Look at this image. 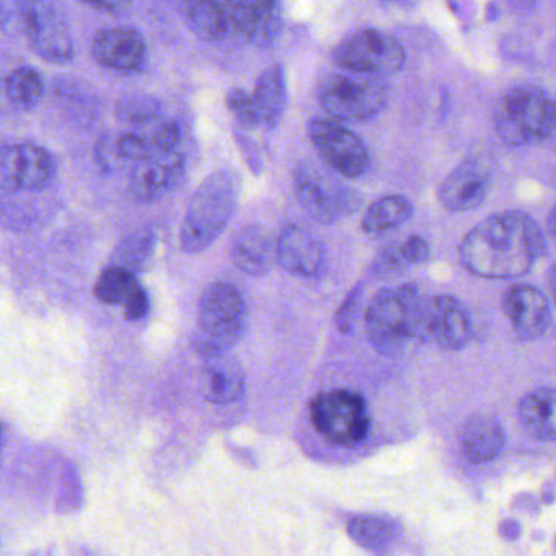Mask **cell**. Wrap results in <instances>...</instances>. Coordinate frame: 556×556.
<instances>
[{
  "label": "cell",
  "mask_w": 556,
  "mask_h": 556,
  "mask_svg": "<svg viewBox=\"0 0 556 556\" xmlns=\"http://www.w3.org/2000/svg\"><path fill=\"white\" fill-rule=\"evenodd\" d=\"M198 321L204 337L220 346H233L245 337L249 328L245 299L229 282H214L201 294Z\"/></svg>",
  "instance_id": "9"
},
{
  "label": "cell",
  "mask_w": 556,
  "mask_h": 556,
  "mask_svg": "<svg viewBox=\"0 0 556 556\" xmlns=\"http://www.w3.org/2000/svg\"><path fill=\"white\" fill-rule=\"evenodd\" d=\"M506 2L514 12L526 14V12L532 11L536 0H506Z\"/></svg>",
  "instance_id": "39"
},
{
  "label": "cell",
  "mask_w": 556,
  "mask_h": 556,
  "mask_svg": "<svg viewBox=\"0 0 556 556\" xmlns=\"http://www.w3.org/2000/svg\"><path fill=\"white\" fill-rule=\"evenodd\" d=\"M239 174L220 168L204 178L188 203L180 230L181 249L201 253L210 249L229 226L239 203Z\"/></svg>",
  "instance_id": "2"
},
{
  "label": "cell",
  "mask_w": 556,
  "mask_h": 556,
  "mask_svg": "<svg viewBox=\"0 0 556 556\" xmlns=\"http://www.w3.org/2000/svg\"><path fill=\"white\" fill-rule=\"evenodd\" d=\"M155 250V236L148 229L136 230L116 245L110 265L119 266L132 273L148 268Z\"/></svg>",
  "instance_id": "29"
},
{
  "label": "cell",
  "mask_w": 556,
  "mask_h": 556,
  "mask_svg": "<svg viewBox=\"0 0 556 556\" xmlns=\"http://www.w3.org/2000/svg\"><path fill=\"white\" fill-rule=\"evenodd\" d=\"M308 138L320 157L344 178H359L369 170L370 155L359 136L338 119H312Z\"/></svg>",
  "instance_id": "12"
},
{
  "label": "cell",
  "mask_w": 556,
  "mask_h": 556,
  "mask_svg": "<svg viewBox=\"0 0 556 556\" xmlns=\"http://www.w3.org/2000/svg\"><path fill=\"white\" fill-rule=\"evenodd\" d=\"M201 357V393L214 405L239 402L245 393V374L230 348L220 346L210 338L197 340Z\"/></svg>",
  "instance_id": "13"
},
{
  "label": "cell",
  "mask_w": 556,
  "mask_h": 556,
  "mask_svg": "<svg viewBox=\"0 0 556 556\" xmlns=\"http://www.w3.org/2000/svg\"><path fill=\"white\" fill-rule=\"evenodd\" d=\"M503 305L514 331L522 340H539L552 324V307L548 299L533 286H513L504 294Z\"/></svg>",
  "instance_id": "18"
},
{
  "label": "cell",
  "mask_w": 556,
  "mask_h": 556,
  "mask_svg": "<svg viewBox=\"0 0 556 556\" xmlns=\"http://www.w3.org/2000/svg\"><path fill=\"white\" fill-rule=\"evenodd\" d=\"M395 249L402 262L412 263V265L426 262L429 258V252H431L429 243L418 236L408 237L405 242L400 243Z\"/></svg>",
  "instance_id": "35"
},
{
  "label": "cell",
  "mask_w": 556,
  "mask_h": 556,
  "mask_svg": "<svg viewBox=\"0 0 556 556\" xmlns=\"http://www.w3.org/2000/svg\"><path fill=\"white\" fill-rule=\"evenodd\" d=\"M546 281H548V288L556 304V265L549 266L548 273H546Z\"/></svg>",
  "instance_id": "41"
},
{
  "label": "cell",
  "mask_w": 556,
  "mask_h": 556,
  "mask_svg": "<svg viewBox=\"0 0 556 556\" xmlns=\"http://www.w3.org/2000/svg\"><path fill=\"white\" fill-rule=\"evenodd\" d=\"M494 168L490 161L471 157L460 162L439 187L442 206L451 213H468L486 201L493 185Z\"/></svg>",
  "instance_id": "15"
},
{
  "label": "cell",
  "mask_w": 556,
  "mask_h": 556,
  "mask_svg": "<svg viewBox=\"0 0 556 556\" xmlns=\"http://www.w3.org/2000/svg\"><path fill=\"white\" fill-rule=\"evenodd\" d=\"M392 2H396V0H392Z\"/></svg>",
  "instance_id": "43"
},
{
  "label": "cell",
  "mask_w": 556,
  "mask_h": 556,
  "mask_svg": "<svg viewBox=\"0 0 556 556\" xmlns=\"http://www.w3.org/2000/svg\"><path fill=\"white\" fill-rule=\"evenodd\" d=\"M317 99L321 109L338 122H367L386 109L390 86L383 77L343 70L320 80Z\"/></svg>",
  "instance_id": "4"
},
{
  "label": "cell",
  "mask_w": 556,
  "mask_h": 556,
  "mask_svg": "<svg viewBox=\"0 0 556 556\" xmlns=\"http://www.w3.org/2000/svg\"><path fill=\"white\" fill-rule=\"evenodd\" d=\"M555 102L532 84L510 87L497 100L493 123L497 138L510 148H527L548 139Z\"/></svg>",
  "instance_id": "3"
},
{
  "label": "cell",
  "mask_w": 556,
  "mask_h": 556,
  "mask_svg": "<svg viewBox=\"0 0 556 556\" xmlns=\"http://www.w3.org/2000/svg\"><path fill=\"white\" fill-rule=\"evenodd\" d=\"M230 258L240 271L260 278L268 275L275 263H278V242H275L266 227L250 224L233 237Z\"/></svg>",
  "instance_id": "21"
},
{
  "label": "cell",
  "mask_w": 556,
  "mask_h": 556,
  "mask_svg": "<svg viewBox=\"0 0 556 556\" xmlns=\"http://www.w3.org/2000/svg\"><path fill=\"white\" fill-rule=\"evenodd\" d=\"M520 425L536 441H556V389H535L520 400Z\"/></svg>",
  "instance_id": "24"
},
{
  "label": "cell",
  "mask_w": 556,
  "mask_h": 556,
  "mask_svg": "<svg viewBox=\"0 0 556 556\" xmlns=\"http://www.w3.org/2000/svg\"><path fill=\"white\" fill-rule=\"evenodd\" d=\"M18 24L37 56L67 64L76 56L73 30L60 0H15Z\"/></svg>",
  "instance_id": "6"
},
{
  "label": "cell",
  "mask_w": 556,
  "mask_h": 556,
  "mask_svg": "<svg viewBox=\"0 0 556 556\" xmlns=\"http://www.w3.org/2000/svg\"><path fill=\"white\" fill-rule=\"evenodd\" d=\"M470 315L458 299L435 295L419 302L415 338L444 350H462L470 343Z\"/></svg>",
  "instance_id": "11"
},
{
  "label": "cell",
  "mask_w": 556,
  "mask_h": 556,
  "mask_svg": "<svg viewBox=\"0 0 556 556\" xmlns=\"http://www.w3.org/2000/svg\"><path fill=\"white\" fill-rule=\"evenodd\" d=\"M413 204L405 197L392 194L383 197L370 204L363 217V230L366 233L389 232L402 226L412 217Z\"/></svg>",
  "instance_id": "28"
},
{
  "label": "cell",
  "mask_w": 556,
  "mask_h": 556,
  "mask_svg": "<svg viewBox=\"0 0 556 556\" xmlns=\"http://www.w3.org/2000/svg\"><path fill=\"white\" fill-rule=\"evenodd\" d=\"M311 421L318 434L338 447H356L370 431L366 402L346 389L318 393L311 402Z\"/></svg>",
  "instance_id": "7"
},
{
  "label": "cell",
  "mask_w": 556,
  "mask_h": 556,
  "mask_svg": "<svg viewBox=\"0 0 556 556\" xmlns=\"http://www.w3.org/2000/svg\"><path fill=\"white\" fill-rule=\"evenodd\" d=\"M545 253L542 229L532 216L520 211H504L481 220L458 249L465 269L486 279L520 278Z\"/></svg>",
  "instance_id": "1"
},
{
  "label": "cell",
  "mask_w": 556,
  "mask_h": 556,
  "mask_svg": "<svg viewBox=\"0 0 556 556\" xmlns=\"http://www.w3.org/2000/svg\"><path fill=\"white\" fill-rule=\"evenodd\" d=\"M97 63L119 74H135L148 63V41L135 28L116 27L100 31L92 43Z\"/></svg>",
  "instance_id": "17"
},
{
  "label": "cell",
  "mask_w": 556,
  "mask_h": 556,
  "mask_svg": "<svg viewBox=\"0 0 556 556\" xmlns=\"http://www.w3.org/2000/svg\"><path fill=\"white\" fill-rule=\"evenodd\" d=\"M331 60L340 70L356 71L377 77H390L399 74L405 66V50L396 38L386 31H356L344 38L333 53Z\"/></svg>",
  "instance_id": "8"
},
{
  "label": "cell",
  "mask_w": 556,
  "mask_h": 556,
  "mask_svg": "<svg viewBox=\"0 0 556 556\" xmlns=\"http://www.w3.org/2000/svg\"><path fill=\"white\" fill-rule=\"evenodd\" d=\"M348 533L363 548L380 552L399 539L400 526L390 517L364 514L350 520Z\"/></svg>",
  "instance_id": "26"
},
{
  "label": "cell",
  "mask_w": 556,
  "mask_h": 556,
  "mask_svg": "<svg viewBox=\"0 0 556 556\" xmlns=\"http://www.w3.org/2000/svg\"><path fill=\"white\" fill-rule=\"evenodd\" d=\"M154 146L155 152H175L178 151L184 132H181L180 125L175 122L162 123L155 128V131L149 136Z\"/></svg>",
  "instance_id": "34"
},
{
  "label": "cell",
  "mask_w": 556,
  "mask_h": 556,
  "mask_svg": "<svg viewBox=\"0 0 556 556\" xmlns=\"http://www.w3.org/2000/svg\"><path fill=\"white\" fill-rule=\"evenodd\" d=\"M549 144L553 146V149L556 151V102H555V116H553L552 129H549L548 139Z\"/></svg>",
  "instance_id": "42"
},
{
  "label": "cell",
  "mask_w": 556,
  "mask_h": 556,
  "mask_svg": "<svg viewBox=\"0 0 556 556\" xmlns=\"http://www.w3.org/2000/svg\"><path fill=\"white\" fill-rule=\"evenodd\" d=\"M84 4L97 9V11L109 12V14H123L129 11L132 0H83Z\"/></svg>",
  "instance_id": "37"
},
{
  "label": "cell",
  "mask_w": 556,
  "mask_h": 556,
  "mask_svg": "<svg viewBox=\"0 0 556 556\" xmlns=\"http://www.w3.org/2000/svg\"><path fill=\"white\" fill-rule=\"evenodd\" d=\"M187 174L181 152H162L136 162L129 175V191L142 203H154L175 190Z\"/></svg>",
  "instance_id": "16"
},
{
  "label": "cell",
  "mask_w": 556,
  "mask_h": 556,
  "mask_svg": "<svg viewBox=\"0 0 556 556\" xmlns=\"http://www.w3.org/2000/svg\"><path fill=\"white\" fill-rule=\"evenodd\" d=\"M546 229H548V237L556 247V206L553 207L552 213L548 216V223H546Z\"/></svg>",
  "instance_id": "40"
},
{
  "label": "cell",
  "mask_w": 556,
  "mask_h": 556,
  "mask_svg": "<svg viewBox=\"0 0 556 556\" xmlns=\"http://www.w3.org/2000/svg\"><path fill=\"white\" fill-rule=\"evenodd\" d=\"M138 286L136 273L110 265L109 268L103 269L102 275L97 279L96 295L102 304L125 305V302L128 301L129 295L136 291Z\"/></svg>",
  "instance_id": "30"
},
{
  "label": "cell",
  "mask_w": 556,
  "mask_h": 556,
  "mask_svg": "<svg viewBox=\"0 0 556 556\" xmlns=\"http://www.w3.org/2000/svg\"><path fill=\"white\" fill-rule=\"evenodd\" d=\"M185 18L200 40L219 43L236 31L227 0H187Z\"/></svg>",
  "instance_id": "22"
},
{
  "label": "cell",
  "mask_w": 556,
  "mask_h": 556,
  "mask_svg": "<svg viewBox=\"0 0 556 556\" xmlns=\"http://www.w3.org/2000/svg\"><path fill=\"white\" fill-rule=\"evenodd\" d=\"M253 99L258 106L262 126L266 129L278 128L288 105V84L281 64H273L263 71L256 80Z\"/></svg>",
  "instance_id": "25"
},
{
  "label": "cell",
  "mask_w": 556,
  "mask_h": 556,
  "mask_svg": "<svg viewBox=\"0 0 556 556\" xmlns=\"http://www.w3.org/2000/svg\"><path fill=\"white\" fill-rule=\"evenodd\" d=\"M149 308H151V304H149L148 292L139 285L125 302V318L128 321L142 320L148 317Z\"/></svg>",
  "instance_id": "36"
},
{
  "label": "cell",
  "mask_w": 556,
  "mask_h": 556,
  "mask_svg": "<svg viewBox=\"0 0 556 556\" xmlns=\"http://www.w3.org/2000/svg\"><path fill=\"white\" fill-rule=\"evenodd\" d=\"M294 190L308 216L320 224L337 223L361 206V197L356 191L325 177L308 164L295 168Z\"/></svg>",
  "instance_id": "10"
},
{
  "label": "cell",
  "mask_w": 556,
  "mask_h": 556,
  "mask_svg": "<svg viewBox=\"0 0 556 556\" xmlns=\"http://www.w3.org/2000/svg\"><path fill=\"white\" fill-rule=\"evenodd\" d=\"M237 34L249 43L268 47L281 34V0H227Z\"/></svg>",
  "instance_id": "20"
},
{
  "label": "cell",
  "mask_w": 556,
  "mask_h": 556,
  "mask_svg": "<svg viewBox=\"0 0 556 556\" xmlns=\"http://www.w3.org/2000/svg\"><path fill=\"white\" fill-rule=\"evenodd\" d=\"M278 263L299 278H315L324 271L327 250L311 230L302 226L285 227L278 237Z\"/></svg>",
  "instance_id": "19"
},
{
  "label": "cell",
  "mask_w": 556,
  "mask_h": 556,
  "mask_svg": "<svg viewBox=\"0 0 556 556\" xmlns=\"http://www.w3.org/2000/svg\"><path fill=\"white\" fill-rule=\"evenodd\" d=\"M56 164L53 155L35 144L5 146L0 162V181L4 193L41 191L53 181Z\"/></svg>",
  "instance_id": "14"
},
{
  "label": "cell",
  "mask_w": 556,
  "mask_h": 556,
  "mask_svg": "<svg viewBox=\"0 0 556 556\" xmlns=\"http://www.w3.org/2000/svg\"><path fill=\"white\" fill-rule=\"evenodd\" d=\"M460 444L468 460L484 464L503 452L506 432L497 418L491 415H473L460 429Z\"/></svg>",
  "instance_id": "23"
},
{
  "label": "cell",
  "mask_w": 556,
  "mask_h": 556,
  "mask_svg": "<svg viewBox=\"0 0 556 556\" xmlns=\"http://www.w3.org/2000/svg\"><path fill=\"white\" fill-rule=\"evenodd\" d=\"M154 154H157V152L152 146L151 138H146V136L128 132L116 141V155L126 159V161H132L135 164Z\"/></svg>",
  "instance_id": "33"
},
{
  "label": "cell",
  "mask_w": 556,
  "mask_h": 556,
  "mask_svg": "<svg viewBox=\"0 0 556 556\" xmlns=\"http://www.w3.org/2000/svg\"><path fill=\"white\" fill-rule=\"evenodd\" d=\"M419 299L415 286L383 289L377 292L366 312V330L370 343L383 356H395L415 338Z\"/></svg>",
  "instance_id": "5"
},
{
  "label": "cell",
  "mask_w": 556,
  "mask_h": 556,
  "mask_svg": "<svg viewBox=\"0 0 556 556\" xmlns=\"http://www.w3.org/2000/svg\"><path fill=\"white\" fill-rule=\"evenodd\" d=\"M226 105L242 128L252 129L262 126L258 106H256L255 99H253V93L250 96L243 89L229 90L226 97Z\"/></svg>",
  "instance_id": "32"
},
{
  "label": "cell",
  "mask_w": 556,
  "mask_h": 556,
  "mask_svg": "<svg viewBox=\"0 0 556 556\" xmlns=\"http://www.w3.org/2000/svg\"><path fill=\"white\" fill-rule=\"evenodd\" d=\"M357 291H354L350 298L344 302L343 307L338 312V328H340L343 333H348L351 330V325H353V317L356 314L357 307Z\"/></svg>",
  "instance_id": "38"
},
{
  "label": "cell",
  "mask_w": 556,
  "mask_h": 556,
  "mask_svg": "<svg viewBox=\"0 0 556 556\" xmlns=\"http://www.w3.org/2000/svg\"><path fill=\"white\" fill-rule=\"evenodd\" d=\"M4 92L12 106L27 112L40 105L47 93V84L37 70L22 66L5 77Z\"/></svg>",
  "instance_id": "27"
},
{
  "label": "cell",
  "mask_w": 556,
  "mask_h": 556,
  "mask_svg": "<svg viewBox=\"0 0 556 556\" xmlns=\"http://www.w3.org/2000/svg\"><path fill=\"white\" fill-rule=\"evenodd\" d=\"M164 106L155 97L128 96L116 103V116L119 122L136 126L149 125L161 118Z\"/></svg>",
  "instance_id": "31"
}]
</instances>
